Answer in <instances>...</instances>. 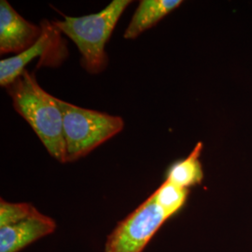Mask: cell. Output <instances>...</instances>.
<instances>
[{"label": "cell", "instance_id": "277c9868", "mask_svg": "<svg viewBox=\"0 0 252 252\" xmlns=\"http://www.w3.org/2000/svg\"><path fill=\"white\" fill-rule=\"evenodd\" d=\"M169 218L153 194L121 220L108 236L105 252H142Z\"/></svg>", "mask_w": 252, "mask_h": 252}, {"label": "cell", "instance_id": "30bf717a", "mask_svg": "<svg viewBox=\"0 0 252 252\" xmlns=\"http://www.w3.org/2000/svg\"><path fill=\"white\" fill-rule=\"evenodd\" d=\"M189 194V189L182 188L165 180L153 193L157 204L168 218L175 215L184 206Z\"/></svg>", "mask_w": 252, "mask_h": 252}, {"label": "cell", "instance_id": "ba28073f", "mask_svg": "<svg viewBox=\"0 0 252 252\" xmlns=\"http://www.w3.org/2000/svg\"><path fill=\"white\" fill-rule=\"evenodd\" d=\"M181 4V0H141L126 28L124 37L134 39L140 36Z\"/></svg>", "mask_w": 252, "mask_h": 252}, {"label": "cell", "instance_id": "9c48e42d", "mask_svg": "<svg viewBox=\"0 0 252 252\" xmlns=\"http://www.w3.org/2000/svg\"><path fill=\"white\" fill-rule=\"evenodd\" d=\"M202 149L203 143L198 142L187 158L175 162L167 172L166 180L186 189L200 184L204 179L203 167L200 162Z\"/></svg>", "mask_w": 252, "mask_h": 252}, {"label": "cell", "instance_id": "6da1fadb", "mask_svg": "<svg viewBox=\"0 0 252 252\" xmlns=\"http://www.w3.org/2000/svg\"><path fill=\"white\" fill-rule=\"evenodd\" d=\"M6 89L13 108L32 127L47 152L58 162H66L63 112L58 98L47 93L28 70Z\"/></svg>", "mask_w": 252, "mask_h": 252}, {"label": "cell", "instance_id": "8992f818", "mask_svg": "<svg viewBox=\"0 0 252 252\" xmlns=\"http://www.w3.org/2000/svg\"><path fill=\"white\" fill-rule=\"evenodd\" d=\"M42 34L38 27L21 16L7 0L0 1V54H21Z\"/></svg>", "mask_w": 252, "mask_h": 252}, {"label": "cell", "instance_id": "3957f363", "mask_svg": "<svg viewBox=\"0 0 252 252\" xmlns=\"http://www.w3.org/2000/svg\"><path fill=\"white\" fill-rule=\"evenodd\" d=\"M63 112V137L66 162L77 161L125 128L119 116L81 108L58 98Z\"/></svg>", "mask_w": 252, "mask_h": 252}, {"label": "cell", "instance_id": "7a4b0ae2", "mask_svg": "<svg viewBox=\"0 0 252 252\" xmlns=\"http://www.w3.org/2000/svg\"><path fill=\"white\" fill-rule=\"evenodd\" d=\"M130 0H113L97 13L81 17L64 16L54 21V27L76 44L83 67L92 74L102 72L108 65L105 46Z\"/></svg>", "mask_w": 252, "mask_h": 252}, {"label": "cell", "instance_id": "52a82bcc", "mask_svg": "<svg viewBox=\"0 0 252 252\" xmlns=\"http://www.w3.org/2000/svg\"><path fill=\"white\" fill-rule=\"evenodd\" d=\"M56 230L54 220L37 212L12 225L0 228V252H19Z\"/></svg>", "mask_w": 252, "mask_h": 252}, {"label": "cell", "instance_id": "5b68a950", "mask_svg": "<svg viewBox=\"0 0 252 252\" xmlns=\"http://www.w3.org/2000/svg\"><path fill=\"white\" fill-rule=\"evenodd\" d=\"M42 34L34 45L28 48L25 52L16 54L0 61V85L7 87L27 70V65L35 58L39 57V65H54L49 54L56 51L64 53L65 48L63 45L60 32L54 27L53 23L42 21Z\"/></svg>", "mask_w": 252, "mask_h": 252}, {"label": "cell", "instance_id": "8fae6325", "mask_svg": "<svg viewBox=\"0 0 252 252\" xmlns=\"http://www.w3.org/2000/svg\"><path fill=\"white\" fill-rule=\"evenodd\" d=\"M39 212L36 207L28 203H9L0 200V228L12 225L27 220Z\"/></svg>", "mask_w": 252, "mask_h": 252}]
</instances>
